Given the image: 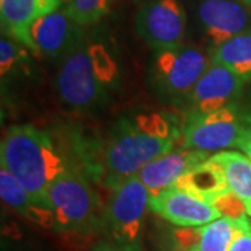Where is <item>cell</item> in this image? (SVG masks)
Returning <instances> with one entry per match:
<instances>
[{"mask_svg": "<svg viewBox=\"0 0 251 251\" xmlns=\"http://www.w3.org/2000/svg\"><path fill=\"white\" fill-rule=\"evenodd\" d=\"M181 127L168 113L147 112L119 119L95 155L85 158L87 169L100 186L112 190L137 176L144 166L177 147Z\"/></svg>", "mask_w": 251, "mask_h": 251, "instance_id": "1", "label": "cell"}, {"mask_svg": "<svg viewBox=\"0 0 251 251\" xmlns=\"http://www.w3.org/2000/svg\"><path fill=\"white\" fill-rule=\"evenodd\" d=\"M0 166L16 177L31 197L52 212L49 187L73 163L50 135L31 125L7 128L0 145Z\"/></svg>", "mask_w": 251, "mask_h": 251, "instance_id": "2", "label": "cell"}, {"mask_svg": "<svg viewBox=\"0 0 251 251\" xmlns=\"http://www.w3.org/2000/svg\"><path fill=\"white\" fill-rule=\"evenodd\" d=\"M119 75L116 57L108 46L84 38L60 63L56 90L63 103L74 110H97L108 103Z\"/></svg>", "mask_w": 251, "mask_h": 251, "instance_id": "3", "label": "cell"}, {"mask_svg": "<svg viewBox=\"0 0 251 251\" xmlns=\"http://www.w3.org/2000/svg\"><path fill=\"white\" fill-rule=\"evenodd\" d=\"M49 202L54 230L75 234L103 230L105 204L80 168L73 165L50 184Z\"/></svg>", "mask_w": 251, "mask_h": 251, "instance_id": "4", "label": "cell"}, {"mask_svg": "<svg viewBox=\"0 0 251 251\" xmlns=\"http://www.w3.org/2000/svg\"><path fill=\"white\" fill-rule=\"evenodd\" d=\"M150 193L137 176L110 190L105 202L103 232L122 251H144L145 218Z\"/></svg>", "mask_w": 251, "mask_h": 251, "instance_id": "5", "label": "cell"}, {"mask_svg": "<svg viewBox=\"0 0 251 251\" xmlns=\"http://www.w3.org/2000/svg\"><path fill=\"white\" fill-rule=\"evenodd\" d=\"M211 63L205 52L194 45L155 50L150 64V81L162 98L184 100Z\"/></svg>", "mask_w": 251, "mask_h": 251, "instance_id": "6", "label": "cell"}, {"mask_svg": "<svg viewBox=\"0 0 251 251\" xmlns=\"http://www.w3.org/2000/svg\"><path fill=\"white\" fill-rule=\"evenodd\" d=\"M251 115L239 110L237 105H229L208 113L190 115L181 126V147L208 153L226 151L237 147Z\"/></svg>", "mask_w": 251, "mask_h": 251, "instance_id": "7", "label": "cell"}, {"mask_svg": "<svg viewBox=\"0 0 251 251\" xmlns=\"http://www.w3.org/2000/svg\"><path fill=\"white\" fill-rule=\"evenodd\" d=\"M186 13L179 0H148L135 14L134 27L153 50L183 44Z\"/></svg>", "mask_w": 251, "mask_h": 251, "instance_id": "8", "label": "cell"}, {"mask_svg": "<svg viewBox=\"0 0 251 251\" xmlns=\"http://www.w3.org/2000/svg\"><path fill=\"white\" fill-rule=\"evenodd\" d=\"M246 7L236 0H198L194 10L196 24L211 50L251 31V16Z\"/></svg>", "mask_w": 251, "mask_h": 251, "instance_id": "9", "label": "cell"}, {"mask_svg": "<svg viewBox=\"0 0 251 251\" xmlns=\"http://www.w3.org/2000/svg\"><path fill=\"white\" fill-rule=\"evenodd\" d=\"M32 53L52 62L63 59L84 41V27L75 23L62 6L36 20L29 29Z\"/></svg>", "mask_w": 251, "mask_h": 251, "instance_id": "10", "label": "cell"}, {"mask_svg": "<svg viewBox=\"0 0 251 251\" xmlns=\"http://www.w3.org/2000/svg\"><path fill=\"white\" fill-rule=\"evenodd\" d=\"M246 81L224 66L209 63L208 69L184 99L187 116L214 112L225 106L233 105L240 97Z\"/></svg>", "mask_w": 251, "mask_h": 251, "instance_id": "11", "label": "cell"}, {"mask_svg": "<svg viewBox=\"0 0 251 251\" xmlns=\"http://www.w3.org/2000/svg\"><path fill=\"white\" fill-rule=\"evenodd\" d=\"M150 211L177 227L202 226L224 216L211 202L176 186L151 196Z\"/></svg>", "mask_w": 251, "mask_h": 251, "instance_id": "12", "label": "cell"}, {"mask_svg": "<svg viewBox=\"0 0 251 251\" xmlns=\"http://www.w3.org/2000/svg\"><path fill=\"white\" fill-rule=\"evenodd\" d=\"M211 155L212 153L184 148L180 145L150 162L140 171L137 177L143 181L150 196H155L173 187L181 176L200 163L205 162Z\"/></svg>", "mask_w": 251, "mask_h": 251, "instance_id": "13", "label": "cell"}, {"mask_svg": "<svg viewBox=\"0 0 251 251\" xmlns=\"http://www.w3.org/2000/svg\"><path fill=\"white\" fill-rule=\"evenodd\" d=\"M62 6V0H0L1 29L32 52L29 29L36 20Z\"/></svg>", "mask_w": 251, "mask_h": 251, "instance_id": "14", "label": "cell"}, {"mask_svg": "<svg viewBox=\"0 0 251 251\" xmlns=\"http://www.w3.org/2000/svg\"><path fill=\"white\" fill-rule=\"evenodd\" d=\"M237 227V218L222 216L211 224L179 227L172 232L173 247L179 251H227Z\"/></svg>", "mask_w": 251, "mask_h": 251, "instance_id": "15", "label": "cell"}, {"mask_svg": "<svg viewBox=\"0 0 251 251\" xmlns=\"http://www.w3.org/2000/svg\"><path fill=\"white\" fill-rule=\"evenodd\" d=\"M0 196L17 214L44 227H53V214L39 205L7 169L0 168Z\"/></svg>", "mask_w": 251, "mask_h": 251, "instance_id": "16", "label": "cell"}, {"mask_svg": "<svg viewBox=\"0 0 251 251\" xmlns=\"http://www.w3.org/2000/svg\"><path fill=\"white\" fill-rule=\"evenodd\" d=\"M212 158L222 166L227 186L251 216V161L243 152L229 150L212 153Z\"/></svg>", "mask_w": 251, "mask_h": 251, "instance_id": "17", "label": "cell"}, {"mask_svg": "<svg viewBox=\"0 0 251 251\" xmlns=\"http://www.w3.org/2000/svg\"><path fill=\"white\" fill-rule=\"evenodd\" d=\"M211 62L224 66L243 81H251V31L234 36L211 50Z\"/></svg>", "mask_w": 251, "mask_h": 251, "instance_id": "18", "label": "cell"}, {"mask_svg": "<svg viewBox=\"0 0 251 251\" xmlns=\"http://www.w3.org/2000/svg\"><path fill=\"white\" fill-rule=\"evenodd\" d=\"M28 49L10 36H3L0 42V70L1 80L17 77L21 73H28L29 56Z\"/></svg>", "mask_w": 251, "mask_h": 251, "instance_id": "19", "label": "cell"}, {"mask_svg": "<svg viewBox=\"0 0 251 251\" xmlns=\"http://www.w3.org/2000/svg\"><path fill=\"white\" fill-rule=\"evenodd\" d=\"M112 0H62V7L82 27L98 23L110 9Z\"/></svg>", "mask_w": 251, "mask_h": 251, "instance_id": "20", "label": "cell"}, {"mask_svg": "<svg viewBox=\"0 0 251 251\" xmlns=\"http://www.w3.org/2000/svg\"><path fill=\"white\" fill-rule=\"evenodd\" d=\"M227 251H251V222L249 215L237 218V227Z\"/></svg>", "mask_w": 251, "mask_h": 251, "instance_id": "21", "label": "cell"}, {"mask_svg": "<svg viewBox=\"0 0 251 251\" xmlns=\"http://www.w3.org/2000/svg\"><path fill=\"white\" fill-rule=\"evenodd\" d=\"M236 148L240 150V151H242V152L251 161V119L250 123L247 126V128L244 130L242 138H240V141H239Z\"/></svg>", "mask_w": 251, "mask_h": 251, "instance_id": "22", "label": "cell"}, {"mask_svg": "<svg viewBox=\"0 0 251 251\" xmlns=\"http://www.w3.org/2000/svg\"><path fill=\"white\" fill-rule=\"evenodd\" d=\"M90 251H122L117 246H115L109 240H102V242L97 243Z\"/></svg>", "mask_w": 251, "mask_h": 251, "instance_id": "23", "label": "cell"}, {"mask_svg": "<svg viewBox=\"0 0 251 251\" xmlns=\"http://www.w3.org/2000/svg\"><path fill=\"white\" fill-rule=\"evenodd\" d=\"M243 1V4H246L249 9H251V0H242Z\"/></svg>", "mask_w": 251, "mask_h": 251, "instance_id": "24", "label": "cell"}, {"mask_svg": "<svg viewBox=\"0 0 251 251\" xmlns=\"http://www.w3.org/2000/svg\"><path fill=\"white\" fill-rule=\"evenodd\" d=\"M168 251H179V250H176V249H175V247H172L171 250H168Z\"/></svg>", "mask_w": 251, "mask_h": 251, "instance_id": "25", "label": "cell"}, {"mask_svg": "<svg viewBox=\"0 0 251 251\" xmlns=\"http://www.w3.org/2000/svg\"><path fill=\"white\" fill-rule=\"evenodd\" d=\"M134 1H141V0H134Z\"/></svg>", "mask_w": 251, "mask_h": 251, "instance_id": "26", "label": "cell"}]
</instances>
